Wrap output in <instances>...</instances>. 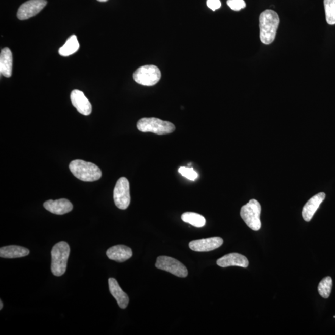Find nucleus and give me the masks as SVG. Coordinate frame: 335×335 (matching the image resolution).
Here are the masks:
<instances>
[{"label":"nucleus","mask_w":335,"mask_h":335,"mask_svg":"<svg viewBox=\"0 0 335 335\" xmlns=\"http://www.w3.org/2000/svg\"><path fill=\"white\" fill-rule=\"evenodd\" d=\"M279 24L278 14L273 10L263 11L259 16L260 39L262 43L270 44L275 40Z\"/></svg>","instance_id":"1"},{"label":"nucleus","mask_w":335,"mask_h":335,"mask_svg":"<svg viewBox=\"0 0 335 335\" xmlns=\"http://www.w3.org/2000/svg\"><path fill=\"white\" fill-rule=\"evenodd\" d=\"M69 169L75 177L86 182L98 180L102 176V171L96 164L82 160L72 161Z\"/></svg>","instance_id":"2"},{"label":"nucleus","mask_w":335,"mask_h":335,"mask_svg":"<svg viewBox=\"0 0 335 335\" xmlns=\"http://www.w3.org/2000/svg\"><path fill=\"white\" fill-rule=\"evenodd\" d=\"M71 252L70 246L65 242L56 244L51 251V271L55 276H61L65 273L67 261Z\"/></svg>","instance_id":"3"},{"label":"nucleus","mask_w":335,"mask_h":335,"mask_svg":"<svg viewBox=\"0 0 335 335\" xmlns=\"http://www.w3.org/2000/svg\"><path fill=\"white\" fill-rule=\"evenodd\" d=\"M138 130L142 132H152L158 135H164L174 132L175 125L172 122L164 121L155 117L140 119L137 124Z\"/></svg>","instance_id":"4"},{"label":"nucleus","mask_w":335,"mask_h":335,"mask_svg":"<svg viewBox=\"0 0 335 335\" xmlns=\"http://www.w3.org/2000/svg\"><path fill=\"white\" fill-rule=\"evenodd\" d=\"M261 206L258 200L251 199L242 207L240 216L251 230L258 231L261 227L260 215Z\"/></svg>","instance_id":"5"},{"label":"nucleus","mask_w":335,"mask_h":335,"mask_svg":"<svg viewBox=\"0 0 335 335\" xmlns=\"http://www.w3.org/2000/svg\"><path fill=\"white\" fill-rule=\"evenodd\" d=\"M133 79L137 83L143 86L156 85L160 81L161 74L160 69L155 65H145L139 67L134 72Z\"/></svg>","instance_id":"6"},{"label":"nucleus","mask_w":335,"mask_h":335,"mask_svg":"<svg viewBox=\"0 0 335 335\" xmlns=\"http://www.w3.org/2000/svg\"><path fill=\"white\" fill-rule=\"evenodd\" d=\"M113 197L117 208L125 210L129 206L131 200L130 184L126 178H120L117 181Z\"/></svg>","instance_id":"7"},{"label":"nucleus","mask_w":335,"mask_h":335,"mask_svg":"<svg viewBox=\"0 0 335 335\" xmlns=\"http://www.w3.org/2000/svg\"><path fill=\"white\" fill-rule=\"evenodd\" d=\"M155 266L161 270L166 271L172 275L180 278H186L188 275V271L181 262L171 257L159 256L156 260Z\"/></svg>","instance_id":"8"},{"label":"nucleus","mask_w":335,"mask_h":335,"mask_svg":"<svg viewBox=\"0 0 335 335\" xmlns=\"http://www.w3.org/2000/svg\"><path fill=\"white\" fill-rule=\"evenodd\" d=\"M47 4V0H29L19 8L17 17L20 20L32 18L43 10Z\"/></svg>","instance_id":"9"},{"label":"nucleus","mask_w":335,"mask_h":335,"mask_svg":"<svg viewBox=\"0 0 335 335\" xmlns=\"http://www.w3.org/2000/svg\"><path fill=\"white\" fill-rule=\"evenodd\" d=\"M223 240L220 237H215L211 238L193 240L189 243V247L192 250L198 252H205L216 250L221 247Z\"/></svg>","instance_id":"10"},{"label":"nucleus","mask_w":335,"mask_h":335,"mask_svg":"<svg viewBox=\"0 0 335 335\" xmlns=\"http://www.w3.org/2000/svg\"><path fill=\"white\" fill-rule=\"evenodd\" d=\"M72 105L77 110L83 115L88 116L91 113L92 106L91 103L85 96L82 91L75 89L71 95Z\"/></svg>","instance_id":"11"},{"label":"nucleus","mask_w":335,"mask_h":335,"mask_svg":"<svg viewBox=\"0 0 335 335\" xmlns=\"http://www.w3.org/2000/svg\"><path fill=\"white\" fill-rule=\"evenodd\" d=\"M325 196L326 195L324 192H320L307 201L302 212V215L305 221H311L321 204L325 199Z\"/></svg>","instance_id":"12"},{"label":"nucleus","mask_w":335,"mask_h":335,"mask_svg":"<svg viewBox=\"0 0 335 335\" xmlns=\"http://www.w3.org/2000/svg\"><path fill=\"white\" fill-rule=\"evenodd\" d=\"M217 264L222 267L239 266L245 268L248 266L249 262L245 256L233 253L228 254L218 259Z\"/></svg>","instance_id":"13"},{"label":"nucleus","mask_w":335,"mask_h":335,"mask_svg":"<svg viewBox=\"0 0 335 335\" xmlns=\"http://www.w3.org/2000/svg\"><path fill=\"white\" fill-rule=\"evenodd\" d=\"M44 207L46 210L57 215L69 213L73 209L72 203L66 199L47 200L44 203Z\"/></svg>","instance_id":"14"},{"label":"nucleus","mask_w":335,"mask_h":335,"mask_svg":"<svg viewBox=\"0 0 335 335\" xmlns=\"http://www.w3.org/2000/svg\"><path fill=\"white\" fill-rule=\"evenodd\" d=\"M106 255L111 260L122 262L129 259L133 253L132 249L127 246L118 245L109 248L106 251Z\"/></svg>","instance_id":"15"},{"label":"nucleus","mask_w":335,"mask_h":335,"mask_svg":"<svg viewBox=\"0 0 335 335\" xmlns=\"http://www.w3.org/2000/svg\"><path fill=\"white\" fill-rule=\"evenodd\" d=\"M108 284L111 294L115 298L119 306L123 309L127 308L129 303V298L126 293L123 291L115 279H109Z\"/></svg>","instance_id":"16"},{"label":"nucleus","mask_w":335,"mask_h":335,"mask_svg":"<svg viewBox=\"0 0 335 335\" xmlns=\"http://www.w3.org/2000/svg\"><path fill=\"white\" fill-rule=\"evenodd\" d=\"M13 55L9 48L5 47L0 54V72L4 77L10 78L12 75Z\"/></svg>","instance_id":"17"},{"label":"nucleus","mask_w":335,"mask_h":335,"mask_svg":"<svg viewBox=\"0 0 335 335\" xmlns=\"http://www.w3.org/2000/svg\"><path fill=\"white\" fill-rule=\"evenodd\" d=\"M30 251L26 248L17 245H10L2 247L0 256L3 258H18L29 255Z\"/></svg>","instance_id":"18"},{"label":"nucleus","mask_w":335,"mask_h":335,"mask_svg":"<svg viewBox=\"0 0 335 335\" xmlns=\"http://www.w3.org/2000/svg\"><path fill=\"white\" fill-rule=\"evenodd\" d=\"M80 44L78 43L77 37L75 35H72L68 39L62 47H61L58 53L63 57H68V56L75 54L79 49Z\"/></svg>","instance_id":"19"},{"label":"nucleus","mask_w":335,"mask_h":335,"mask_svg":"<svg viewBox=\"0 0 335 335\" xmlns=\"http://www.w3.org/2000/svg\"><path fill=\"white\" fill-rule=\"evenodd\" d=\"M181 219L183 222L189 223L190 225L197 228L203 227L206 224L205 218L194 212H184L181 216Z\"/></svg>","instance_id":"20"},{"label":"nucleus","mask_w":335,"mask_h":335,"mask_svg":"<svg viewBox=\"0 0 335 335\" xmlns=\"http://www.w3.org/2000/svg\"><path fill=\"white\" fill-rule=\"evenodd\" d=\"M332 286H333V281L331 277L328 276L320 281L318 287V292L323 298H328L330 295Z\"/></svg>","instance_id":"21"},{"label":"nucleus","mask_w":335,"mask_h":335,"mask_svg":"<svg viewBox=\"0 0 335 335\" xmlns=\"http://www.w3.org/2000/svg\"><path fill=\"white\" fill-rule=\"evenodd\" d=\"M326 20L330 25L335 24V0H324Z\"/></svg>","instance_id":"22"},{"label":"nucleus","mask_w":335,"mask_h":335,"mask_svg":"<svg viewBox=\"0 0 335 335\" xmlns=\"http://www.w3.org/2000/svg\"><path fill=\"white\" fill-rule=\"evenodd\" d=\"M178 172L184 177L188 178L189 180L194 181L198 177V174L193 169V168L180 167L178 170Z\"/></svg>","instance_id":"23"},{"label":"nucleus","mask_w":335,"mask_h":335,"mask_svg":"<svg viewBox=\"0 0 335 335\" xmlns=\"http://www.w3.org/2000/svg\"><path fill=\"white\" fill-rule=\"evenodd\" d=\"M227 5L231 10L238 11L246 7L244 0H228Z\"/></svg>","instance_id":"24"},{"label":"nucleus","mask_w":335,"mask_h":335,"mask_svg":"<svg viewBox=\"0 0 335 335\" xmlns=\"http://www.w3.org/2000/svg\"><path fill=\"white\" fill-rule=\"evenodd\" d=\"M207 6L212 11H216L221 7L220 0H207Z\"/></svg>","instance_id":"25"},{"label":"nucleus","mask_w":335,"mask_h":335,"mask_svg":"<svg viewBox=\"0 0 335 335\" xmlns=\"http://www.w3.org/2000/svg\"><path fill=\"white\" fill-rule=\"evenodd\" d=\"M0 305H1V307H0V310H2L3 309V307H4V304H3L2 301H0Z\"/></svg>","instance_id":"26"},{"label":"nucleus","mask_w":335,"mask_h":335,"mask_svg":"<svg viewBox=\"0 0 335 335\" xmlns=\"http://www.w3.org/2000/svg\"><path fill=\"white\" fill-rule=\"evenodd\" d=\"M97 1H98L99 2H106L108 1V0H97Z\"/></svg>","instance_id":"27"},{"label":"nucleus","mask_w":335,"mask_h":335,"mask_svg":"<svg viewBox=\"0 0 335 335\" xmlns=\"http://www.w3.org/2000/svg\"><path fill=\"white\" fill-rule=\"evenodd\" d=\"M334 318H335V315H334Z\"/></svg>","instance_id":"28"}]
</instances>
